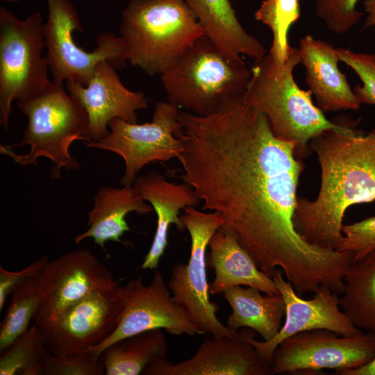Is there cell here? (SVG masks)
Instances as JSON below:
<instances>
[{
  "label": "cell",
  "instance_id": "4fadbf2b",
  "mask_svg": "<svg viewBox=\"0 0 375 375\" xmlns=\"http://www.w3.org/2000/svg\"><path fill=\"white\" fill-rule=\"evenodd\" d=\"M124 309L113 333L91 351L98 356L110 344L144 331L162 329L174 335L203 334L192 316L175 301L161 272L156 269L151 283L142 277L122 286Z\"/></svg>",
  "mask_w": 375,
  "mask_h": 375
},
{
  "label": "cell",
  "instance_id": "4dcf8cb0",
  "mask_svg": "<svg viewBox=\"0 0 375 375\" xmlns=\"http://www.w3.org/2000/svg\"><path fill=\"white\" fill-rule=\"evenodd\" d=\"M358 0H315V15L338 35L351 31L363 16L356 8Z\"/></svg>",
  "mask_w": 375,
  "mask_h": 375
},
{
  "label": "cell",
  "instance_id": "7a4b0ae2",
  "mask_svg": "<svg viewBox=\"0 0 375 375\" xmlns=\"http://www.w3.org/2000/svg\"><path fill=\"white\" fill-rule=\"evenodd\" d=\"M338 119L337 128L310 142L320 166V188L315 200L297 198L293 218L306 241L333 249L342 237L347 208L375 200V128L363 132L359 120Z\"/></svg>",
  "mask_w": 375,
  "mask_h": 375
},
{
  "label": "cell",
  "instance_id": "5bb4252c",
  "mask_svg": "<svg viewBox=\"0 0 375 375\" xmlns=\"http://www.w3.org/2000/svg\"><path fill=\"white\" fill-rule=\"evenodd\" d=\"M42 299L33 321L43 328L92 292L113 283L110 270L88 249L65 253L41 272Z\"/></svg>",
  "mask_w": 375,
  "mask_h": 375
},
{
  "label": "cell",
  "instance_id": "7c38bea8",
  "mask_svg": "<svg viewBox=\"0 0 375 375\" xmlns=\"http://www.w3.org/2000/svg\"><path fill=\"white\" fill-rule=\"evenodd\" d=\"M124 309L123 292L117 281L92 292L40 328L47 350L65 356L93 349L116 330Z\"/></svg>",
  "mask_w": 375,
  "mask_h": 375
},
{
  "label": "cell",
  "instance_id": "f1b7e54d",
  "mask_svg": "<svg viewBox=\"0 0 375 375\" xmlns=\"http://www.w3.org/2000/svg\"><path fill=\"white\" fill-rule=\"evenodd\" d=\"M102 374L105 367L101 357L91 350L65 356L46 353L42 375Z\"/></svg>",
  "mask_w": 375,
  "mask_h": 375
},
{
  "label": "cell",
  "instance_id": "6da1fadb",
  "mask_svg": "<svg viewBox=\"0 0 375 375\" xmlns=\"http://www.w3.org/2000/svg\"><path fill=\"white\" fill-rule=\"evenodd\" d=\"M181 178L217 212L256 266L278 269L302 296L321 286L340 294L351 253L311 244L294 225L305 169L295 145L278 139L261 111L243 100L210 115L181 110Z\"/></svg>",
  "mask_w": 375,
  "mask_h": 375
},
{
  "label": "cell",
  "instance_id": "d4e9b609",
  "mask_svg": "<svg viewBox=\"0 0 375 375\" xmlns=\"http://www.w3.org/2000/svg\"><path fill=\"white\" fill-rule=\"evenodd\" d=\"M340 306L361 331H375V250L352 261L344 277Z\"/></svg>",
  "mask_w": 375,
  "mask_h": 375
},
{
  "label": "cell",
  "instance_id": "e575fe53",
  "mask_svg": "<svg viewBox=\"0 0 375 375\" xmlns=\"http://www.w3.org/2000/svg\"><path fill=\"white\" fill-rule=\"evenodd\" d=\"M367 17L364 22V27L375 26V0H365L363 3Z\"/></svg>",
  "mask_w": 375,
  "mask_h": 375
},
{
  "label": "cell",
  "instance_id": "1f68e13d",
  "mask_svg": "<svg viewBox=\"0 0 375 375\" xmlns=\"http://www.w3.org/2000/svg\"><path fill=\"white\" fill-rule=\"evenodd\" d=\"M342 237L335 250L353 255V260L362 259L375 250V216L342 226Z\"/></svg>",
  "mask_w": 375,
  "mask_h": 375
},
{
  "label": "cell",
  "instance_id": "e0dca14e",
  "mask_svg": "<svg viewBox=\"0 0 375 375\" xmlns=\"http://www.w3.org/2000/svg\"><path fill=\"white\" fill-rule=\"evenodd\" d=\"M144 375H269L270 364L240 332L238 337L206 339L190 358L174 364L165 358L148 365Z\"/></svg>",
  "mask_w": 375,
  "mask_h": 375
},
{
  "label": "cell",
  "instance_id": "83f0119b",
  "mask_svg": "<svg viewBox=\"0 0 375 375\" xmlns=\"http://www.w3.org/2000/svg\"><path fill=\"white\" fill-rule=\"evenodd\" d=\"M301 15L299 0H265L254 13L257 21L269 27L272 43L268 53L283 61L290 47L288 35L290 27Z\"/></svg>",
  "mask_w": 375,
  "mask_h": 375
},
{
  "label": "cell",
  "instance_id": "f546056e",
  "mask_svg": "<svg viewBox=\"0 0 375 375\" xmlns=\"http://www.w3.org/2000/svg\"><path fill=\"white\" fill-rule=\"evenodd\" d=\"M339 60L359 77L362 85L353 89L361 104L375 106V53H358L337 47Z\"/></svg>",
  "mask_w": 375,
  "mask_h": 375
},
{
  "label": "cell",
  "instance_id": "484cf974",
  "mask_svg": "<svg viewBox=\"0 0 375 375\" xmlns=\"http://www.w3.org/2000/svg\"><path fill=\"white\" fill-rule=\"evenodd\" d=\"M40 274L12 292L11 302L0 326V353L29 328L42 299Z\"/></svg>",
  "mask_w": 375,
  "mask_h": 375
},
{
  "label": "cell",
  "instance_id": "8992f818",
  "mask_svg": "<svg viewBox=\"0 0 375 375\" xmlns=\"http://www.w3.org/2000/svg\"><path fill=\"white\" fill-rule=\"evenodd\" d=\"M119 34L128 62L150 76L162 74L205 35L185 0H131Z\"/></svg>",
  "mask_w": 375,
  "mask_h": 375
},
{
  "label": "cell",
  "instance_id": "d590c367",
  "mask_svg": "<svg viewBox=\"0 0 375 375\" xmlns=\"http://www.w3.org/2000/svg\"><path fill=\"white\" fill-rule=\"evenodd\" d=\"M5 2H7V3H11V2H16V1H19L20 0H3Z\"/></svg>",
  "mask_w": 375,
  "mask_h": 375
},
{
  "label": "cell",
  "instance_id": "ffe728a7",
  "mask_svg": "<svg viewBox=\"0 0 375 375\" xmlns=\"http://www.w3.org/2000/svg\"><path fill=\"white\" fill-rule=\"evenodd\" d=\"M208 247L207 263L215 271V278L209 284L210 294H222L238 285L255 288L267 294L278 292L274 280L256 266L228 227L222 225L215 232Z\"/></svg>",
  "mask_w": 375,
  "mask_h": 375
},
{
  "label": "cell",
  "instance_id": "ba28073f",
  "mask_svg": "<svg viewBox=\"0 0 375 375\" xmlns=\"http://www.w3.org/2000/svg\"><path fill=\"white\" fill-rule=\"evenodd\" d=\"M47 20L42 25L49 72L53 81H75L86 85L99 62L106 60L116 69L128 62L125 45L120 36L111 32L96 37V48L88 52L76 45L74 31L83 32L78 15L68 0H47Z\"/></svg>",
  "mask_w": 375,
  "mask_h": 375
},
{
  "label": "cell",
  "instance_id": "ac0fdd59",
  "mask_svg": "<svg viewBox=\"0 0 375 375\" xmlns=\"http://www.w3.org/2000/svg\"><path fill=\"white\" fill-rule=\"evenodd\" d=\"M300 64L306 69L305 81L323 112L358 110L361 103L347 76L338 67L337 47L306 35L299 40Z\"/></svg>",
  "mask_w": 375,
  "mask_h": 375
},
{
  "label": "cell",
  "instance_id": "277c9868",
  "mask_svg": "<svg viewBox=\"0 0 375 375\" xmlns=\"http://www.w3.org/2000/svg\"><path fill=\"white\" fill-rule=\"evenodd\" d=\"M28 118L20 144L28 145V153H15L10 145L1 144V153L10 156L19 165L37 166L38 159L44 157L50 161V176L60 177L62 169L76 170L80 162L69 151L77 140L89 142L88 114L81 104L66 90L64 83H51L38 94L19 100L16 104Z\"/></svg>",
  "mask_w": 375,
  "mask_h": 375
},
{
  "label": "cell",
  "instance_id": "d6986e66",
  "mask_svg": "<svg viewBox=\"0 0 375 375\" xmlns=\"http://www.w3.org/2000/svg\"><path fill=\"white\" fill-rule=\"evenodd\" d=\"M137 192L149 202L157 216L156 233L151 247L141 266L143 269H158L160 258L168 244L167 235L172 224L183 231L185 229L181 219L180 210L201 203L192 188L188 183H175L166 180L157 172L138 176L133 184Z\"/></svg>",
  "mask_w": 375,
  "mask_h": 375
},
{
  "label": "cell",
  "instance_id": "9a60e30c",
  "mask_svg": "<svg viewBox=\"0 0 375 375\" xmlns=\"http://www.w3.org/2000/svg\"><path fill=\"white\" fill-rule=\"evenodd\" d=\"M283 276L281 269H278L272 278L285 305V318L277 334L269 340L260 341L254 338L250 331H240L259 355L269 364L278 344L298 333L326 329L339 335L352 336L363 332L351 323L340 308L338 294L321 286L314 292L312 299H304Z\"/></svg>",
  "mask_w": 375,
  "mask_h": 375
},
{
  "label": "cell",
  "instance_id": "2e32d148",
  "mask_svg": "<svg viewBox=\"0 0 375 375\" xmlns=\"http://www.w3.org/2000/svg\"><path fill=\"white\" fill-rule=\"evenodd\" d=\"M65 87L88 114L90 141L105 138L109 133L108 123L114 119L138 123L137 112L149 106L144 93L128 90L106 60L98 63L86 85L67 81Z\"/></svg>",
  "mask_w": 375,
  "mask_h": 375
},
{
  "label": "cell",
  "instance_id": "cb8c5ba5",
  "mask_svg": "<svg viewBox=\"0 0 375 375\" xmlns=\"http://www.w3.org/2000/svg\"><path fill=\"white\" fill-rule=\"evenodd\" d=\"M167 349L163 331L153 329L114 342L100 357L106 375H139L150 363L165 358Z\"/></svg>",
  "mask_w": 375,
  "mask_h": 375
},
{
  "label": "cell",
  "instance_id": "5b68a950",
  "mask_svg": "<svg viewBox=\"0 0 375 375\" xmlns=\"http://www.w3.org/2000/svg\"><path fill=\"white\" fill-rule=\"evenodd\" d=\"M251 76L244 61L224 55L206 35L160 74L168 102L205 116L244 99Z\"/></svg>",
  "mask_w": 375,
  "mask_h": 375
},
{
  "label": "cell",
  "instance_id": "52a82bcc",
  "mask_svg": "<svg viewBox=\"0 0 375 375\" xmlns=\"http://www.w3.org/2000/svg\"><path fill=\"white\" fill-rule=\"evenodd\" d=\"M42 17L39 12L20 19L0 7V124L9 128L11 105L15 100L32 97L51 83Z\"/></svg>",
  "mask_w": 375,
  "mask_h": 375
},
{
  "label": "cell",
  "instance_id": "3957f363",
  "mask_svg": "<svg viewBox=\"0 0 375 375\" xmlns=\"http://www.w3.org/2000/svg\"><path fill=\"white\" fill-rule=\"evenodd\" d=\"M299 64V49L291 46L283 61L268 52L255 60L243 100L264 113L276 137L294 143L296 157L303 160L312 152L310 141L339 122L328 120L313 103L312 92L298 86L293 71Z\"/></svg>",
  "mask_w": 375,
  "mask_h": 375
},
{
  "label": "cell",
  "instance_id": "7402d4cb",
  "mask_svg": "<svg viewBox=\"0 0 375 375\" xmlns=\"http://www.w3.org/2000/svg\"><path fill=\"white\" fill-rule=\"evenodd\" d=\"M194 12L205 35L228 58L242 60V56L260 59L266 50L238 21L229 0H185Z\"/></svg>",
  "mask_w": 375,
  "mask_h": 375
},
{
  "label": "cell",
  "instance_id": "d6a6232c",
  "mask_svg": "<svg viewBox=\"0 0 375 375\" xmlns=\"http://www.w3.org/2000/svg\"><path fill=\"white\" fill-rule=\"evenodd\" d=\"M49 261L48 256L44 255L17 272L0 267V311L2 310L8 296L30 278L38 276Z\"/></svg>",
  "mask_w": 375,
  "mask_h": 375
},
{
  "label": "cell",
  "instance_id": "836d02e7",
  "mask_svg": "<svg viewBox=\"0 0 375 375\" xmlns=\"http://www.w3.org/2000/svg\"><path fill=\"white\" fill-rule=\"evenodd\" d=\"M375 340V331H371ZM341 375H375V356L369 363L353 369H348L340 372Z\"/></svg>",
  "mask_w": 375,
  "mask_h": 375
},
{
  "label": "cell",
  "instance_id": "8fae6325",
  "mask_svg": "<svg viewBox=\"0 0 375 375\" xmlns=\"http://www.w3.org/2000/svg\"><path fill=\"white\" fill-rule=\"evenodd\" d=\"M375 356V340L368 331L342 336L326 330L306 331L282 341L270 362L272 374H312L324 369L340 372L360 367Z\"/></svg>",
  "mask_w": 375,
  "mask_h": 375
},
{
  "label": "cell",
  "instance_id": "603a6c76",
  "mask_svg": "<svg viewBox=\"0 0 375 375\" xmlns=\"http://www.w3.org/2000/svg\"><path fill=\"white\" fill-rule=\"evenodd\" d=\"M261 292L255 288L238 285L226 290L222 295L232 310L227 320V327L234 331L248 328L267 341L281 329L285 305L279 292L272 294Z\"/></svg>",
  "mask_w": 375,
  "mask_h": 375
},
{
  "label": "cell",
  "instance_id": "30bf717a",
  "mask_svg": "<svg viewBox=\"0 0 375 375\" xmlns=\"http://www.w3.org/2000/svg\"><path fill=\"white\" fill-rule=\"evenodd\" d=\"M180 109L169 102H156L150 122L132 124L120 119L108 123L109 133L86 146L113 152L121 156L125 170L120 183L133 185L138 172L146 165L156 161L178 158L184 150L181 138Z\"/></svg>",
  "mask_w": 375,
  "mask_h": 375
},
{
  "label": "cell",
  "instance_id": "9c48e42d",
  "mask_svg": "<svg viewBox=\"0 0 375 375\" xmlns=\"http://www.w3.org/2000/svg\"><path fill=\"white\" fill-rule=\"evenodd\" d=\"M181 215L191 240L187 264L178 262L172 269L167 283L176 302L192 316L203 331L212 336L238 337L240 332L224 325L217 317L218 305L210 300L206 276V249L215 232L224 224L217 212H205L188 206Z\"/></svg>",
  "mask_w": 375,
  "mask_h": 375
},
{
  "label": "cell",
  "instance_id": "44dd1931",
  "mask_svg": "<svg viewBox=\"0 0 375 375\" xmlns=\"http://www.w3.org/2000/svg\"><path fill=\"white\" fill-rule=\"evenodd\" d=\"M153 210V207L142 199L133 185L122 188L101 186L94 196V206L88 214L89 227L76 236L75 243L78 244L92 238L106 251V242H122V235L130 231L126 220L129 212L144 215Z\"/></svg>",
  "mask_w": 375,
  "mask_h": 375
},
{
  "label": "cell",
  "instance_id": "4316f807",
  "mask_svg": "<svg viewBox=\"0 0 375 375\" xmlns=\"http://www.w3.org/2000/svg\"><path fill=\"white\" fill-rule=\"evenodd\" d=\"M47 351L43 333L33 325L1 353L0 375H42Z\"/></svg>",
  "mask_w": 375,
  "mask_h": 375
}]
</instances>
